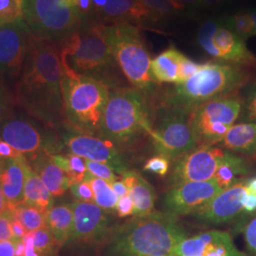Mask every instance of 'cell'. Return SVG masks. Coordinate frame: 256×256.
Instances as JSON below:
<instances>
[{"instance_id":"1","label":"cell","mask_w":256,"mask_h":256,"mask_svg":"<svg viewBox=\"0 0 256 256\" xmlns=\"http://www.w3.org/2000/svg\"><path fill=\"white\" fill-rule=\"evenodd\" d=\"M63 64L58 46L30 36L23 70L16 84L14 100L48 129L66 124L62 94Z\"/></svg>"},{"instance_id":"2","label":"cell","mask_w":256,"mask_h":256,"mask_svg":"<svg viewBox=\"0 0 256 256\" xmlns=\"http://www.w3.org/2000/svg\"><path fill=\"white\" fill-rule=\"evenodd\" d=\"M186 238L178 216L155 210L115 226L104 244L106 256H171Z\"/></svg>"},{"instance_id":"3","label":"cell","mask_w":256,"mask_h":256,"mask_svg":"<svg viewBox=\"0 0 256 256\" xmlns=\"http://www.w3.org/2000/svg\"><path fill=\"white\" fill-rule=\"evenodd\" d=\"M252 78L250 68L227 63H206L182 84L158 88L150 100L153 104L192 113L202 104L238 94Z\"/></svg>"},{"instance_id":"4","label":"cell","mask_w":256,"mask_h":256,"mask_svg":"<svg viewBox=\"0 0 256 256\" xmlns=\"http://www.w3.org/2000/svg\"><path fill=\"white\" fill-rule=\"evenodd\" d=\"M152 114L151 102L137 88L110 90L99 137L111 142L120 152L135 149L144 138L154 137Z\"/></svg>"},{"instance_id":"5","label":"cell","mask_w":256,"mask_h":256,"mask_svg":"<svg viewBox=\"0 0 256 256\" xmlns=\"http://www.w3.org/2000/svg\"><path fill=\"white\" fill-rule=\"evenodd\" d=\"M64 66L96 79L110 90L122 88L119 66L102 32L101 24L84 25L58 46Z\"/></svg>"},{"instance_id":"6","label":"cell","mask_w":256,"mask_h":256,"mask_svg":"<svg viewBox=\"0 0 256 256\" xmlns=\"http://www.w3.org/2000/svg\"><path fill=\"white\" fill-rule=\"evenodd\" d=\"M62 94L66 126L82 134L99 137L110 88L63 66Z\"/></svg>"},{"instance_id":"7","label":"cell","mask_w":256,"mask_h":256,"mask_svg":"<svg viewBox=\"0 0 256 256\" xmlns=\"http://www.w3.org/2000/svg\"><path fill=\"white\" fill-rule=\"evenodd\" d=\"M102 32L120 72L130 84L151 100L160 88L153 78L151 55L140 28L129 23L101 25Z\"/></svg>"},{"instance_id":"8","label":"cell","mask_w":256,"mask_h":256,"mask_svg":"<svg viewBox=\"0 0 256 256\" xmlns=\"http://www.w3.org/2000/svg\"><path fill=\"white\" fill-rule=\"evenodd\" d=\"M22 20L30 36L57 46L84 26L70 0H23Z\"/></svg>"},{"instance_id":"9","label":"cell","mask_w":256,"mask_h":256,"mask_svg":"<svg viewBox=\"0 0 256 256\" xmlns=\"http://www.w3.org/2000/svg\"><path fill=\"white\" fill-rule=\"evenodd\" d=\"M152 104V138L156 154L174 162L196 147L192 135L190 113L162 106Z\"/></svg>"},{"instance_id":"10","label":"cell","mask_w":256,"mask_h":256,"mask_svg":"<svg viewBox=\"0 0 256 256\" xmlns=\"http://www.w3.org/2000/svg\"><path fill=\"white\" fill-rule=\"evenodd\" d=\"M238 94L206 102L192 111L190 124L198 146L220 144L240 114Z\"/></svg>"},{"instance_id":"11","label":"cell","mask_w":256,"mask_h":256,"mask_svg":"<svg viewBox=\"0 0 256 256\" xmlns=\"http://www.w3.org/2000/svg\"><path fill=\"white\" fill-rule=\"evenodd\" d=\"M0 138L25 156L39 152L60 154L64 148L59 135L52 129L45 131L36 122L21 115L12 114L0 124Z\"/></svg>"},{"instance_id":"12","label":"cell","mask_w":256,"mask_h":256,"mask_svg":"<svg viewBox=\"0 0 256 256\" xmlns=\"http://www.w3.org/2000/svg\"><path fill=\"white\" fill-rule=\"evenodd\" d=\"M72 205L74 227L66 245L92 247L106 244L115 227L110 218L111 214L92 202L75 200Z\"/></svg>"},{"instance_id":"13","label":"cell","mask_w":256,"mask_h":256,"mask_svg":"<svg viewBox=\"0 0 256 256\" xmlns=\"http://www.w3.org/2000/svg\"><path fill=\"white\" fill-rule=\"evenodd\" d=\"M59 137L70 153L80 156L84 160L108 165L116 174H122L129 170L122 152L111 142L102 138L82 134L68 126L62 129Z\"/></svg>"},{"instance_id":"14","label":"cell","mask_w":256,"mask_h":256,"mask_svg":"<svg viewBox=\"0 0 256 256\" xmlns=\"http://www.w3.org/2000/svg\"><path fill=\"white\" fill-rule=\"evenodd\" d=\"M225 151L220 147L198 146L173 162L168 180L170 187L184 183L207 182L214 178Z\"/></svg>"},{"instance_id":"15","label":"cell","mask_w":256,"mask_h":256,"mask_svg":"<svg viewBox=\"0 0 256 256\" xmlns=\"http://www.w3.org/2000/svg\"><path fill=\"white\" fill-rule=\"evenodd\" d=\"M30 32L23 20L0 24V79H18L23 70Z\"/></svg>"},{"instance_id":"16","label":"cell","mask_w":256,"mask_h":256,"mask_svg":"<svg viewBox=\"0 0 256 256\" xmlns=\"http://www.w3.org/2000/svg\"><path fill=\"white\" fill-rule=\"evenodd\" d=\"M222 191L214 178L207 182L178 185L165 194V209L178 218L190 214H194Z\"/></svg>"},{"instance_id":"17","label":"cell","mask_w":256,"mask_h":256,"mask_svg":"<svg viewBox=\"0 0 256 256\" xmlns=\"http://www.w3.org/2000/svg\"><path fill=\"white\" fill-rule=\"evenodd\" d=\"M248 194L246 180L232 185L220 192L194 216L198 220L210 224H223L236 220L244 210L243 202Z\"/></svg>"},{"instance_id":"18","label":"cell","mask_w":256,"mask_h":256,"mask_svg":"<svg viewBox=\"0 0 256 256\" xmlns=\"http://www.w3.org/2000/svg\"><path fill=\"white\" fill-rule=\"evenodd\" d=\"M171 256H248L236 247L228 232L208 230L186 238Z\"/></svg>"},{"instance_id":"19","label":"cell","mask_w":256,"mask_h":256,"mask_svg":"<svg viewBox=\"0 0 256 256\" xmlns=\"http://www.w3.org/2000/svg\"><path fill=\"white\" fill-rule=\"evenodd\" d=\"M158 20L138 0H106L96 16V23L101 25L129 23L140 27Z\"/></svg>"},{"instance_id":"20","label":"cell","mask_w":256,"mask_h":256,"mask_svg":"<svg viewBox=\"0 0 256 256\" xmlns=\"http://www.w3.org/2000/svg\"><path fill=\"white\" fill-rule=\"evenodd\" d=\"M218 61L221 63L238 64L248 68H256V56L246 45V41L234 34L224 25L220 26L214 37Z\"/></svg>"},{"instance_id":"21","label":"cell","mask_w":256,"mask_h":256,"mask_svg":"<svg viewBox=\"0 0 256 256\" xmlns=\"http://www.w3.org/2000/svg\"><path fill=\"white\" fill-rule=\"evenodd\" d=\"M23 158L24 155L18 158H0V187L9 207L12 208L22 204L24 200L25 172Z\"/></svg>"},{"instance_id":"22","label":"cell","mask_w":256,"mask_h":256,"mask_svg":"<svg viewBox=\"0 0 256 256\" xmlns=\"http://www.w3.org/2000/svg\"><path fill=\"white\" fill-rule=\"evenodd\" d=\"M30 167L39 174L48 190L54 196H61L72 184L64 171L55 164L46 152H39L26 156Z\"/></svg>"},{"instance_id":"23","label":"cell","mask_w":256,"mask_h":256,"mask_svg":"<svg viewBox=\"0 0 256 256\" xmlns=\"http://www.w3.org/2000/svg\"><path fill=\"white\" fill-rule=\"evenodd\" d=\"M129 190V196L134 204L133 216L140 218L155 212L156 200L154 187L136 171L128 170L120 176Z\"/></svg>"},{"instance_id":"24","label":"cell","mask_w":256,"mask_h":256,"mask_svg":"<svg viewBox=\"0 0 256 256\" xmlns=\"http://www.w3.org/2000/svg\"><path fill=\"white\" fill-rule=\"evenodd\" d=\"M23 167L25 172L23 204L34 207L46 214L54 206V196L48 190L39 174L30 167L25 156Z\"/></svg>"},{"instance_id":"25","label":"cell","mask_w":256,"mask_h":256,"mask_svg":"<svg viewBox=\"0 0 256 256\" xmlns=\"http://www.w3.org/2000/svg\"><path fill=\"white\" fill-rule=\"evenodd\" d=\"M46 225L54 234L59 247H64L72 236L74 210L72 203L54 205L46 212Z\"/></svg>"},{"instance_id":"26","label":"cell","mask_w":256,"mask_h":256,"mask_svg":"<svg viewBox=\"0 0 256 256\" xmlns=\"http://www.w3.org/2000/svg\"><path fill=\"white\" fill-rule=\"evenodd\" d=\"M183 54L176 46H169L160 54L152 59L150 70L158 84H176Z\"/></svg>"},{"instance_id":"27","label":"cell","mask_w":256,"mask_h":256,"mask_svg":"<svg viewBox=\"0 0 256 256\" xmlns=\"http://www.w3.org/2000/svg\"><path fill=\"white\" fill-rule=\"evenodd\" d=\"M223 146L244 155H256V124L232 126L224 138Z\"/></svg>"},{"instance_id":"28","label":"cell","mask_w":256,"mask_h":256,"mask_svg":"<svg viewBox=\"0 0 256 256\" xmlns=\"http://www.w3.org/2000/svg\"><path fill=\"white\" fill-rule=\"evenodd\" d=\"M248 173L247 165L244 160L238 156L226 152L214 176L218 184L222 190H225L241 180L239 176H245Z\"/></svg>"},{"instance_id":"29","label":"cell","mask_w":256,"mask_h":256,"mask_svg":"<svg viewBox=\"0 0 256 256\" xmlns=\"http://www.w3.org/2000/svg\"><path fill=\"white\" fill-rule=\"evenodd\" d=\"M86 180L92 186L94 194V203L111 214L116 212V207L119 198L116 192L113 191L110 183L102 180L101 178L92 176L88 173Z\"/></svg>"},{"instance_id":"30","label":"cell","mask_w":256,"mask_h":256,"mask_svg":"<svg viewBox=\"0 0 256 256\" xmlns=\"http://www.w3.org/2000/svg\"><path fill=\"white\" fill-rule=\"evenodd\" d=\"M55 164L59 166L70 178L72 183L84 182L88 176L86 160L72 153L50 155Z\"/></svg>"},{"instance_id":"31","label":"cell","mask_w":256,"mask_h":256,"mask_svg":"<svg viewBox=\"0 0 256 256\" xmlns=\"http://www.w3.org/2000/svg\"><path fill=\"white\" fill-rule=\"evenodd\" d=\"M14 216L24 225L28 232H34L46 227V214L34 207L26 204H20L14 208Z\"/></svg>"},{"instance_id":"32","label":"cell","mask_w":256,"mask_h":256,"mask_svg":"<svg viewBox=\"0 0 256 256\" xmlns=\"http://www.w3.org/2000/svg\"><path fill=\"white\" fill-rule=\"evenodd\" d=\"M222 25H223V21L216 20V19H210L203 22L198 30V46L214 59H216V54H218L216 48L214 44V37L216 34L218 30Z\"/></svg>"},{"instance_id":"33","label":"cell","mask_w":256,"mask_h":256,"mask_svg":"<svg viewBox=\"0 0 256 256\" xmlns=\"http://www.w3.org/2000/svg\"><path fill=\"white\" fill-rule=\"evenodd\" d=\"M34 243L37 252L42 256H56L58 246L54 234L48 227L32 232Z\"/></svg>"},{"instance_id":"34","label":"cell","mask_w":256,"mask_h":256,"mask_svg":"<svg viewBox=\"0 0 256 256\" xmlns=\"http://www.w3.org/2000/svg\"><path fill=\"white\" fill-rule=\"evenodd\" d=\"M224 25L245 41L248 37L252 36L254 25L250 14L248 12H239L230 16L224 20Z\"/></svg>"},{"instance_id":"35","label":"cell","mask_w":256,"mask_h":256,"mask_svg":"<svg viewBox=\"0 0 256 256\" xmlns=\"http://www.w3.org/2000/svg\"><path fill=\"white\" fill-rule=\"evenodd\" d=\"M158 19L168 18L182 10L184 6L173 0H138Z\"/></svg>"},{"instance_id":"36","label":"cell","mask_w":256,"mask_h":256,"mask_svg":"<svg viewBox=\"0 0 256 256\" xmlns=\"http://www.w3.org/2000/svg\"><path fill=\"white\" fill-rule=\"evenodd\" d=\"M22 19V3L19 0H0V24Z\"/></svg>"},{"instance_id":"37","label":"cell","mask_w":256,"mask_h":256,"mask_svg":"<svg viewBox=\"0 0 256 256\" xmlns=\"http://www.w3.org/2000/svg\"><path fill=\"white\" fill-rule=\"evenodd\" d=\"M86 164L88 173L92 176L101 178L110 184L119 180V176L108 165L93 162V160H86Z\"/></svg>"},{"instance_id":"38","label":"cell","mask_w":256,"mask_h":256,"mask_svg":"<svg viewBox=\"0 0 256 256\" xmlns=\"http://www.w3.org/2000/svg\"><path fill=\"white\" fill-rule=\"evenodd\" d=\"M14 99L0 79V124L12 115Z\"/></svg>"},{"instance_id":"39","label":"cell","mask_w":256,"mask_h":256,"mask_svg":"<svg viewBox=\"0 0 256 256\" xmlns=\"http://www.w3.org/2000/svg\"><path fill=\"white\" fill-rule=\"evenodd\" d=\"M70 191L74 196V198L78 202L94 203V194L92 186L86 180L72 184L70 187Z\"/></svg>"},{"instance_id":"40","label":"cell","mask_w":256,"mask_h":256,"mask_svg":"<svg viewBox=\"0 0 256 256\" xmlns=\"http://www.w3.org/2000/svg\"><path fill=\"white\" fill-rule=\"evenodd\" d=\"M14 216V210L12 207H9L0 214V242L6 240H14L12 230V221Z\"/></svg>"},{"instance_id":"41","label":"cell","mask_w":256,"mask_h":256,"mask_svg":"<svg viewBox=\"0 0 256 256\" xmlns=\"http://www.w3.org/2000/svg\"><path fill=\"white\" fill-rule=\"evenodd\" d=\"M144 169L146 171H150L160 176H165L170 169V160L162 156H156L147 160Z\"/></svg>"},{"instance_id":"42","label":"cell","mask_w":256,"mask_h":256,"mask_svg":"<svg viewBox=\"0 0 256 256\" xmlns=\"http://www.w3.org/2000/svg\"><path fill=\"white\" fill-rule=\"evenodd\" d=\"M202 64H198L191 59H189L187 56L183 55L182 59L180 61V66L178 80L176 84H182L185 82L186 80H188L194 74H196L202 68Z\"/></svg>"},{"instance_id":"43","label":"cell","mask_w":256,"mask_h":256,"mask_svg":"<svg viewBox=\"0 0 256 256\" xmlns=\"http://www.w3.org/2000/svg\"><path fill=\"white\" fill-rule=\"evenodd\" d=\"M245 240L250 254L256 256V216L245 228Z\"/></svg>"},{"instance_id":"44","label":"cell","mask_w":256,"mask_h":256,"mask_svg":"<svg viewBox=\"0 0 256 256\" xmlns=\"http://www.w3.org/2000/svg\"><path fill=\"white\" fill-rule=\"evenodd\" d=\"M116 212L119 218H126L129 216H133L134 204L129 194L120 198L116 207Z\"/></svg>"},{"instance_id":"45","label":"cell","mask_w":256,"mask_h":256,"mask_svg":"<svg viewBox=\"0 0 256 256\" xmlns=\"http://www.w3.org/2000/svg\"><path fill=\"white\" fill-rule=\"evenodd\" d=\"M12 236H14V240L18 241V240H23V238L26 236L28 232L24 225L19 221L18 218L14 216L12 221Z\"/></svg>"},{"instance_id":"46","label":"cell","mask_w":256,"mask_h":256,"mask_svg":"<svg viewBox=\"0 0 256 256\" xmlns=\"http://www.w3.org/2000/svg\"><path fill=\"white\" fill-rule=\"evenodd\" d=\"M248 118L256 124V86L250 93L247 104Z\"/></svg>"},{"instance_id":"47","label":"cell","mask_w":256,"mask_h":256,"mask_svg":"<svg viewBox=\"0 0 256 256\" xmlns=\"http://www.w3.org/2000/svg\"><path fill=\"white\" fill-rule=\"evenodd\" d=\"M21 154L14 148L10 146L6 142L0 138V158H18Z\"/></svg>"},{"instance_id":"48","label":"cell","mask_w":256,"mask_h":256,"mask_svg":"<svg viewBox=\"0 0 256 256\" xmlns=\"http://www.w3.org/2000/svg\"><path fill=\"white\" fill-rule=\"evenodd\" d=\"M23 241L25 244V256H42L37 252L34 248L32 232H28L26 236L23 238Z\"/></svg>"},{"instance_id":"49","label":"cell","mask_w":256,"mask_h":256,"mask_svg":"<svg viewBox=\"0 0 256 256\" xmlns=\"http://www.w3.org/2000/svg\"><path fill=\"white\" fill-rule=\"evenodd\" d=\"M0 256H16V241L6 240L0 242Z\"/></svg>"},{"instance_id":"50","label":"cell","mask_w":256,"mask_h":256,"mask_svg":"<svg viewBox=\"0 0 256 256\" xmlns=\"http://www.w3.org/2000/svg\"><path fill=\"white\" fill-rule=\"evenodd\" d=\"M113 191L116 192V194L118 196V198H122L129 194V190H128V186L126 185V183L122 182V180H118L116 182L110 184Z\"/></svg>"},{"instance_id":"51","label":"cell","mask_w":256,"mask_h":256,"mask_svg":"<svg viewBox=\"0 0 256 256\" xmlns=\"http://www.w3.org/2000/svg\"><path fill=\"white\" fill-rule=\"evenodd\" d=\"M244 210L246 212H254L256 210V194L248 192L243 202Z\"/></svg>"},{"instance_id":"52","label":"cell","mask_w":256,"mask_h":256,"mask_svg":"<svg viewBox=\"0 0 256 256\" xmlns=\"http://www.w3.org/2000/svg\"><path fill=\"white\" fill-rule=\"evenodd\" d=\"M226 0H200V7L203 8H216L221 5Z\"/></svg>"},{"instance_id":"53","label":"cell","mask_w":256,"mask_h":256,"mask_svg":"<svg viewBox=\"0 0 256 256\" xmlns=\"http://www.w3.org/2000/svg\"><path fill=\"white\" fill-rule=\"evenodd\" d=\"M9 208V204L8 202L4 196V192L2 191L1 187H0V214L4 212V210H7Z\"/></svg>"},{"instance_id":"54","label":"cell","mask_w":256,"mask_h":256,"mask_svg":"<svg viewBox=\"0 0 256 256\" xmlns=\"http://www.w3.org/2000/svg\"><path fill=\"white\" fill-rule=\"evenodd\" d=\"M246 186H247L248 192L256 194V176L246 180Z\"/></svg>"},{"instance_id":"55","label":"cell","mask_w":256,"mask_h":256,"mask_svg":"<svg viewBox=\"0 0 256 256\" xmlns=\"http://www.w3.org/2000/svg\"><path fill=\"white\" fill-rule=\"evenodd\" d=\"M182 6H200V0H176Z\"/></svg>"},{"instance_id":"56","label":"cell","mask_w":256,"mask_h":256,"mask_svg":"<svg viewBox=\"0 0 256 256\" xmlns=\"http://www.w3.org/2000/svg\"><path fill=\"white\" fill-rule=\"evenodd\" d=\"M252 21V25H254V30H252V36H256V10L252 12L250 14Z\"/></svg>"},{"instance_id":"57","label":"cell","mask_w":256,"mask_h":256,"mask_svg":"<svg viewBox=\"0 0 256 256\" xmlns=\"http://www.w3.org/2000/svg\"><path fill=\"white\" fill-rule=\"evenodd\" d=\"M19 1H20V2H21V3H22V2H23V0H19Z\"/></svg>"},{"instance_id":"58","label":"cell","mask_w":256,"mask_h":256,"mask_svg":"<svg viewBox=\"0 0 256 256\" xmlns=\"http://www.w3.org/2000/svg\"><path fill=\"white\" fill-rule=\"evenodd\" d=\"M173 1H176V0H173Z\"/></svg>"}]
</instances>
